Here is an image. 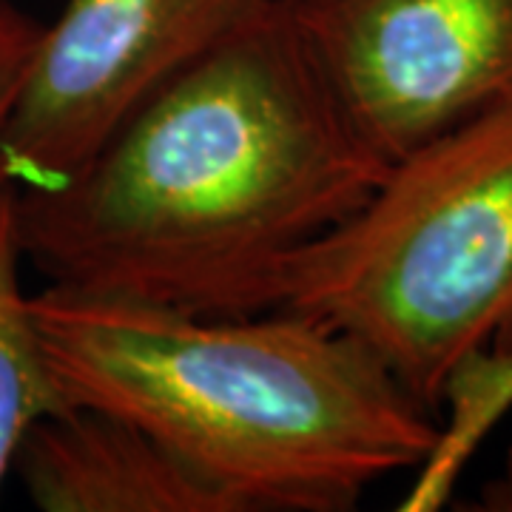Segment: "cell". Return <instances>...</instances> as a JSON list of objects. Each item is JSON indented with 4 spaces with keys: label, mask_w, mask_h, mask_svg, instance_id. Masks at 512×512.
<instances>
[{
    "label": "cell",
    "mask_w": 512,
    "mask_h": 512,
    "mask_svg": "<svg viewBox=\"0 0 512 512\" xmlns=\"http://www.w3.org/2000/svg\"><path fill=\"white\" fill-rule=\"evenodd\" d=\"M387 168L291 0H271L66 183L15 191L20 251L49 285L200 316L268 311L279 274L356 214Z\"/></svg>",
    "instance_id": "cell-1"
},
{
    "label": "cell",
    "mask_w": 512,
    "mask_h": 512,
    "mask_svg": "<svg viewBox=\"0 0 512 512\" xmlns=\"http://www.w3.org/2000/svg\"><path fill=\"white\" fill-rule=\"evenodd\" d=\"M32 311L69 402L137 421L237 512L356 510L441 441L373 350L305 313L200 316L63 285Z\"/></svg>",
    "instance_id": "cell-2"
},
{
    "label": "cell",
    "mask_w": 512,
    "mask_h": 512,
    "mask_svg": "<svg viewBox=\"0 0 512 512\" xmlns=\"http://www.w3.org/2000/svg\"><path fill=\"white\" fill-rule=\"evenodd\" d=\"M268 311L350 333L433 416L456 407L404 501L439 507L512 399V106L390 165L356 214L279 274Z\"/></svg>",
    "instance_id": "cell-3"
},
{
    "label": "cell",
    "mask_w": 512,
    "mask_h": 512,
    "mask_svg": "<svg viewBox=\"0 0 512 512\" xmlns=\"http://www.w3.org/2000/svg\"><path fill=\"white\" fill-rule=\"evenodd\" d=\"M271 0H66L0 134V183L49 191Z\"/></svg>",
    "instance_id": "cell-4"
},
{
    "label": "cell",
    "mask_w": 512,
    "mask_h": 512,
    "mask_svg": "<svg viewBox=\"0 0 512 512\" xmlns=\"http://www.w3.org/2000/svg\"><path fill=\"white\" fill-rule=\"evenodd\" d=\"M384 163L512 106V0H291Z\"/></svg>",
    "instance_id": "cell-5"
},
{
    "label": "cell",
    "mask_w": 512,
    "mask_h": 512,
    "mask_svg": "<svg viewBox=\"0 0 512 512\" xmlns=\"http://www.w3.org/2000/svg\"><path fill=\"white\" fill-rule=\"evenodd\" d=\"M12 473L43 512H237L146 427L83 404L37 421Z\"/></svg>",
    "instance_id": "cell-6"
},
{
    "label": "cell",
    "mask_w": 512,
    "mask_h": 512,
    "mask_svg": "<svg viewBox=\"0 0 512 512\" xmlns=\"http://www.w3.org/2000/svg\"><path fill=\"white\" fill-rule=\"evenodd\" d=\"M15 188L0 185V490L37 421L74 407L57 379L32 296L23 291Z\"/></svg>",
    "instance_id": "cell-7"
},
{
    "label": "cell",
    "mask_w": 512,
    "mask_h": 512,
    "mask_svg": "<svg viewBox=\"0 0 512 512\" xmlns=\"http://www.w3.org/2000/svg\"><path fill=\"white\" fill-rule=\"evenodd\" d=\"M40 32L43 23L26 15L12 0H0V134L26 80Z\"/></svg>",
    "instance_id": "cell-8"
},
{
    "label": "cell",
    "mask_w": 512,
    "mask_h": 512,
    "mask_svg": "<svg viewBox=\"0 0 512 512\" xmlns=\"http://www.w3.org/2000/svg\"><path fill=\"white\" fill-rule=\"evenodd\" d=\"M478 510L487 512H512V441L504 453L501 473L481 490V504Z\"/></svg>",
    "instance_id": "cell-9"
}]
</instances>
